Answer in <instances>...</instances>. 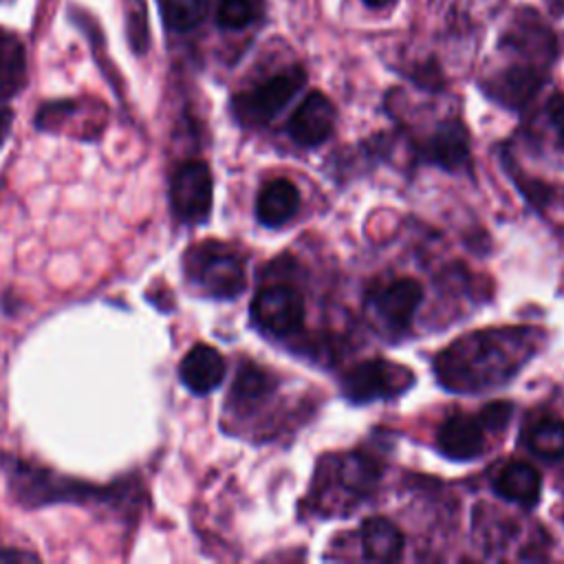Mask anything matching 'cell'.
I'll return each instance as SVG.
<instances>
[{
	"mask_svg": "<svg viewBox=\"0 0 564 564\" xmlns=\"http://www.w3.org/2000/svg\"><path fill=\"white\" fill-rule=\"evenodd\" d=\"M533 328H489L458 337L434 361L438 381L454 392L491 390L535 355Z\"/></svg>",
	"mask_w": 564,
	"mask_h": 564,
	"instance_id": "cell-1",
	"label": "cell"
},
{
	"mask_svg": "<svg viewBox=\"0 0 564 564\" xmlns=\"http://www.w3.org/2000/svg\"><path fill=\"white\" fill-rule=\"evenodd\" d=\"M183 269L200 293L216 300H231L245 289L242 258L216 240L192 245L183 258Z\"/></svg>",
	"mask_w": 564,
	"mask_h": 564,
	"instance_id": "cell-2",
	"label": "cell"
},
{
	"mask_svg": "<svg viewBox=\"0 0 564 564\" xmlns=\"http://www.w3.org/2000/svg\"><path fill=\"white\" fill-rule=\"evenodd\" d=\"M7 474L11 489L15 498L29 507L44 505V502H59V500H112L115 496H121L123 491H110V489H99L93 485L57 478L51 471H44L35 465H29L20 458H13L7 463Z\"/></svg>",
	"mask_w": 564,
	"mask_h": 564,
	"instance_id": "cell-3",
	"label": "cell"
},
{
	"mask_svg": "<svg viewBox=\"0 0 564 564\" xmlns=\"http://www.w3.org/2000/svg\"><path fill=\"white\" fill-rule=\"evenodd\" d=\"M511 416V405L489 403L478 414H452L436 432V447L452 460H471L487 449V432L500 430Z\"/></svg>",
	"mask_w": 564,
	"mask_h": 564,
	"instance_id": "cell-4",
	"label": "cell"
},
{
	"mask_svg": "<svg viewBox=\"0 0 564 564\" xmlns=\"http://www.w3.org/2000/svg\"><path fill=\"white\" fill-rule=\"evenodd\" d=\"M304 70L300 66L286 68L258 86L236 95L234 115L242 126H262L271 121L304 86Z\"/></svg>",
	"mask_w": 564,
	"mask_h": 564,
	"instance_id": "cell-5",
	"label": "cell"
},
{
	"mask_svg": "<svg viewBox=\"0 0 564 564\" xmlns=\"http://www.w3.org/2000/svg\"><path fill=\"white\" fill-rule=\"evenodd\" d=\"M414 381L410 368L386 361V359H370L361 361L350 368L344 379V394L355 403H368L377 399H392L408 390Z\"/></svg>",
	"mask_w": 564,
	"mask_h": 564,
	"instance_id": "cell-6",
	"label": "cell"
},
{
	"mask_svg": "<svg viewBox=\"0 0 564 564\" xmlns=\"http://www.w3.org/2000/svg\"><path fill=\"white\" fill-rule=\"evenodd\" d=\"M251 319L267 335H291L304 322V300L286 284L262 286L251 300Z\"/></svg>",
	"mask_w": 564,
	"mask_h": 564,
	"instance_id": "cell-7",
	"label": "cell"
},
{
	"mask_svg": "<svg viewBox=\"0 0 564 564\" xmlns=\"http://www.w3.org/2000/svg\"><path fill=\"white\" fill-rule=\"evenodd\" d=\"M212 172L203 161L183 163L170 183V200L178 220L203 223L212 209Z\"/></svg>",
	"mask_w": 564,
	"mask_h": 564,
	"instance_id": "cell-8",
	"label": "cell"
},
{
	"mask_svg": "<svg viewBox=\"0 0 564 564\" xmlns=\"http://www.w3.org/2000/svg\"><path fill=\"white\" fill-rule=\"evenodd\" d=\"M423 300V286L412 278H399L386 284H379L370 291L368 302L375 308L377 317L390 330H403L410 326L416 308Z\"/></svg>",
	"mask_w": 564,
	"mask_h": 564,
	"instance_id": "cell-9",
	"label": "cell"
},
{
	"mask_svg": "<svg viewBox=\"0 0 564 564\" xmlns=\"http://www.w3.org/2000/svg\"><path fill=\"white\" fill-rule=\"evenodd\" d=\"M335 119H337V112L333 101L319 90H313L304 97V101L291 115L289 134L297 145L315 148L333 134Z\"/></svg>",
	"mask_w": 564,
	"mask_h": 564,
	"instance_id": "cell-10",
	"label": "cell"
},
{
	"mask_svg": "<svg viewBox=\"0 0 564 564\" xmlns=\"http://www.w3.org/2000/svg\"><path fill=\"white\" fill-rule=\"evenodd\" d=\"M542 75L535 64H513L485 79L482 90L507 108H522L540 90Z\"/></svg>",
	"mask_w": 564,
	"mask_h": 564,
	"instance_id": "cell-11",
	"label": "cell"
},
{
	"mask_svg": "<svg viewBox=\"0 0 564 564\" xmlns=\"http://www.w3.org/2000/svg\"><path fill=\"white\" fill-rule=\"evenodd\" d=\"M423 156L443 167V170H460L469 161V134L467 128L458 119L443 121L430 137L423 148Z\"/></svg>",
	"mask_w": 564,
	"mask_h": 564,
	"instance_id": "cell-12",
	"label": "cell"
},
{
	"mask_svg": "<svg viewBox=\"0 0 564 564\" xmlns=\"http://www.w3.org/2000/svg\"><path fill=\"white\" fill-rule=\"evenodd\" d=\"M178 375L187 390H192L194 394H207L220 386L225 377V359L214 346L196 344L183 357Z\"/></svg>",
	"mask_w": 564,
	"mask_h": 564,
	"instance_id": "cell-13",
	"label": "cell"
},
{
	"mask_svg": "<svg viewBox=\"0 0 564 564\" xmlns=\"http://www.w3.org/2000/svg\"><path fill=\"white\" fill-rule=\"evenodd\" d=\"M505 46L513 48L531 64H546L555 51L549 29L531 11L518 13V20L511 24V31L505 37Z\"/></svg>",
	"mask_w": 564,
	"mask_h": 564,
	"instance_id": "cell-14",
	"label": "cell"
},
{
	"mask_svg": "<svg viewBox=\"0 0 564 564\" xmlns=\"http://www.w3.org/2000/svg\"><path fill=\"white\" fill-rule=\"evenodd\" d=\"M300 209V192L286 178H273L258 192L256 216L267 227H280Z\"/></svg>",
	"mask_w": 564,
	"mask_h": 564,
	"instance_id": "cell-15",
	"label": "cell"
},
{
	"mask_svg": "<svg viewBox=\"0 0 564 564\" xmlns=\"http://www.w3.org/2000/svg\"><path fill=\"white\" fill-rule=\"evenodd\" d=\"M494 489L505 500L529 507V505H535L540 498L542 476L533 465L522 460H511L494 476Z\"/></svg>",
	"mask_w": 564,
	"mask_h": 564,
	"instance_id": "cell-16",
	"label": "cell"
},
{
	"mask_svg": "<svg viewBox=\"0 0 564 564\" xmlns=\"http://www.w3.org/2000/svg\"><path fill=\"white\" fill-rule=\"evenodd\" d=\"M361 546L372 562H397L403 553V533L386 518H368L361 522Z\"/></svg>",
	"mask_w": 564,
	"mask_h": 564,
	"instance_id": "cell-17",
	"label": "cell"
},
{
	"mask_svg": "<svg viewBox=\"0 0 564 564\" xmlns=\"http://www.w3.org/2000/svg\"><path fill=\"white\" fill-rule=\"evenodd\" d=\"M273 386L275 381L267 370L256 364H242L231 386L229 405H234L236 410H249L251 405L269 397Z\"/></svg>",
	"mask_w": 564,
	"mask_h": 564,
	"instance_id": "cell-18",
	"label": "cell"
},
{
	"mask_svg": "<svg viewBox=\"0 0 564 564\" xmlns=\"http://www.w3.org/2000/svg\"><path fill=\"white\" fill-rule=\"evenodd\" d=\"M527 445L542 458L564 456V421L555 416H540L527 430Z\"/></svg>",
	"mask_w": 564,
	"mask_h": 564,
	"instance_id": "cell-19",
	"label": "cell"
},
{
	"mask_svg": "<svg viewBox=\"0 0 564 564\" xmlns=\"http://www.w3.org/2000/svg\"><path fill=\"white\" fill-rule=\"evenodd\" d=\"M24 75V53L20 42L0 29V95L13 93Z\"/></svg>",
	"mask_w": 564,
	"mask_h": 564,
	"instance_id": "cell-20",
	"label": "cell"
},
{
	"mask_svg": "<svg viewBox=\"0 0 564 564\" xmlns=\"http://www.w3.org/2000/svg\"><path fill=\"white\" fill-rule=\"evenodd\" d=\"M163 20L174 31L194 29L207 11V0H161Z\"/></svg>",
	"mask_w": 564,
	"mask_h": 564,
	"instance_id": "cell-21",
	"label": "cell"
},
{
	"mask_svg": "<svg viewBox=\"0 0 564 564\" xmlns=\"http://www.w3.org/2000/svg\"><path fill=\"white\" fill-rule=\"evenodd\" d=\"M260 0H220L216 22L223 29H245L260 15Z\"/></svg>",
	"mask_w": 564,
	"mask_h": 564,
	"instance_id": "cell-22",
	"label": "cell"
},
{
	"mask_svg": "<svg viewBox=\"0 0 564 564\" xmlns=\"http://www.w3.org/2000/svg\"><path fill=\"white\" fill-rule=\"evenodd\" d=\"M128 24H130V40H132V46L139 51L145 48L148 44V22H145V7L143 2H137L134 9L130 11V18H128Z\"/></svg>",
	"mask_w": 564,
	"mask_h": 564,
	"instance_id": "cell-23",
	"label": "cell"
},
{
	"mask_svg": "<svg viewBox=\"0 0 564 564\" xmlns=\"http://www.w3.org/2000/svg\"><path fill=\"white\" fill-rule=\"evenodd\" d=\"M546 115H549V121H551V126H553L557 145L564 150V95H555V97L549 101Z\"/></svg>",
	"mask_w": 564,
	"mask_h": 564,
	"instance_id": "cell-24",
	"label": "cell"
},
{
	"mask_svg": "<svg viewBox=\"0 0 564 564\" xmlns=\"http://www.w3.org/2000/svg\"><path fill=\"white\" fill-rule=\"evenodd\" d=\"M9 128H11V112L0 108V145L4 143L7 134H9Z\"/></svg>",
	"mask_w": 564,
	"mask_h": 564,
	"instance_id": "cell-25",
	"label": "cell"
},
{
	"mask_svg": "<svg viewBox=\"0 0 564 564\" xmlns=\"http://www.w3.org/2000/svg\"><path fill=\"white\" fill-rule=\"evenodd\" d=\"M392 0H366V4L370 7H383V4H390Z\"/></svg>",
	"mask_w": 564,
	"mask_h": 564,
	"instance_id": "cell-26",
	"label": "cell"
}]
</instances>
